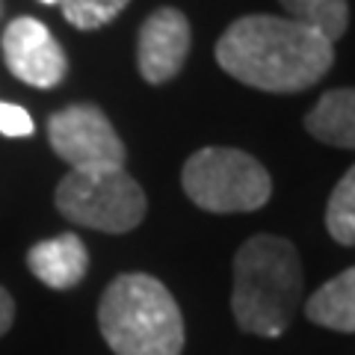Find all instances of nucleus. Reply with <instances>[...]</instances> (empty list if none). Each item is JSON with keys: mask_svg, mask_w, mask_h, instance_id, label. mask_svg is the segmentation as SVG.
<instances>
[{"mask_svg": "<svg viewBox=\"0 0 355 355\" xmlns=\"http://www.w3.org/2000/svg\"><path fill=\"white\" fill-rule=\"evenodd\" d=\"M219 69L261 92L291 95L320 83L335 62L326 36L279 15H243L216 42Z\"/></svg>", "mask_w": 355, "mask_h": 355, "instance_id": "1", "label": "nucleus"}, {"mask_svg": "<svg viewBox=\"0 0 355 355\" xmlns=\"http://www.w3.org/2000/svg\"><path fill=\"white\" fill-rule=\"evenodd\" d=\"M302 263L291 240L254 234L234 254L231 311L243 331L279 338L302 302Z\"/></svg>", "mask_w": 355, "mask_h": 355, "instance_id": "2", "label": "nucleus"}, {"mask_svg": "<svg viewBox=\"0 0 355 355\" xmlns=\"http://www.w3.org/2000/svg\"><path fill=\"white\" fill-rule=\"evenodd\" d=\"M98 326L116 355H181L184 317L169 287L146 272L110 282L98 305Z\"/></svg>", "mask_w": 355, "mask_h": 355, "instance_id": "3", "label": "nucleus"}, {"mask_svg": "<svg viewBox=\"0 0 355 355\" xmlns=\"http://www.w3.org/2000/svg\"><path fill=\"white\" fill-rule=\"evenodd\" d=\"M181 184L187 198L207 214H252L272 196L261 160L240 148H202L187 157Z\"/></svg>", "mask_w": 355, "mask_h": 355, "instance_id": "4", "label": "nucleus"}, {"mask_svg": "<svg viewBox=\"0 0 355 355\" xmlns=\"http://www.w3.org/2000/svg\"><path fill=\"white\" fill-rule=\"evenodd\" d=\"M57 210L80 228L125 234L146 219V193L121 169H71L57 187Z\"/></svg>", "mask_w": 355, "mask_h": 355, "instance_id": "5", "label": "nucleus"}, {"mask_svg": "<svg viewBox=\"0 0 355 355\" xmlns=\"http://www.w3.org/2000/svg\"><path fill=\"white\" fill-rule=\"evenodd\" d=\"M48 139L71 169H121L125 142L95 104H71L48 119Z\"/></svg>", "mask_w": 355, "mask_h": 355, "instance_id": "6", "label": "nucleus"}, {"mask_svg": "<svg viewBox=\"0 0 355 355\" xmlns=\"http://www.w3.org/2000/svg\"><path fill=\"white\" fill-rule=\"evenodd\" d=\"M3 60L21 83L36 89H53L69 74V60L51 30L36 18H15L3 30Z\"/></svg>", "mask_w": 355, "mask_h": 355, "instance_id": "7", "label": "nucleus"}, {"mask_svg": "<svg viewBox=\"0 0 355 355\" xmlns=\"http://www.w3.org/2000/svg\"><path fill=\"white\" fill-rule=\"evenodd\" d=\"M193 30L181 9L160 6L142 21L137 39V65L142 80L151 86H163L184 69L190 57Z\"/></svg>", "mask_w": 355, "mask_h": 355, "instance_id": "8", "label": "nucleus"}, {"mask_svg": "<svg viewBox=\"0 0 355 355\" xmlns=\"http://www.w3.org/2000/svg\"><path fill=\"white\" fill-rule=\"evenodd\" d=\"M27 266L42 284L53 291H71L83 282L89 270V252L77 234H60L42 240L27 252Z\"/></svg>", "mask_w": 355, "mask_h": 355, "instance_id": "9", "label": "nucleus"}, {"mask_svg": "<svg viewBox=\"0 0 355 355\" xmlns=\"http://www.w3.org/2000/svg\"><path fill=\"white\" fill-rule=\"evenodd\" d=\"M305 130L331 148H355V89H329L305 116Z\"/></svg>", "mask_w": 355, "mask_h": 355, "instance_id": "10", "label": "nucleus"}, {"mask_svg": "<svg viewBox=\"0 0 355 355\" xmlns=\"http://www.w3.org/2000/svg\"><path fill=\"white\" fill-rule=\"evenodd\" d=\"M305 317L331 331H355V266L329 279L308 299Z\"/></svg>", "mask_w": 355, "mask_h": 355, "instance_id": "11", "label": "nucleus"}, {"mask_svg": "<svg viewBox=\"0 0 355 355\" xmlns=\"http://www.w3.org/2000/svg\"><path fill=\"white\" fill-rule=\"evenodd\" d=\"M291 21L326 36L335 44L349 27V3L347 0H279Z\"/></svg>", "mask_w": 355, "mask_h": 355, "instance_id": "12", "label": "nucleus"}, {"mask_svg": "<svg viewBox=\"0 0 355 355\" xmlns=\"http://www.w3.org/2000/svg\"><path fill=\"white\" fill-rule=\"evenodd\" d=\"M326 228L340 246H355V166L340 178L326 205Z\"/></svg>", "mask_w": 355, "mask_h": 355, "instance_id": "13", "label": "nucleus"}, {"mask_svg": "<svg viewBox=\"0 0 355 355\" xmlns=\"http://www.w3.org/2000/svg\"><path fill=\"white\" fill-rule=\"evenodd\" d=\"M130 0H60L62 15L77 30H98L116 21Z\"/></svg>", "mask_w": 355, "mask_h": 355, "instance_id": "14", "label": "nucleus"}, {"mask_svg": "<svg viewBox=\"0 0 355 355\" xmlns=\"http://www.w3.org/2000/svg\"><path fill=\"white\" fill-rule=\"evenodd\" d=\"M33 119L24 107L18 104H0V133L3 137H33Z\"/></svg>", "mask_w": 355, "mask_h": 355, "instance_id": "15", "label": "nucleus"}, {"mask_svg": "<svg viewBox=\"0 0 355 355\" xmlns=\"http://www.w3.org/2000/svg\"><path fill=\"white\" fill-rule=\"evenodd\" d=\"M12 320H15V302H12V296H9L3 287H0V338L9 331Z\"/></svg>", "mask_w": 355, "mask_h": 355, "instance_id": "16", "label": "nucleus"}, {"mask_svg": "<svg viewBox=\"0 0 355 355\" xmlns=\"http://www.w3.org/2000/svg\"><path fill=\"white\" fill-rule=\"evenodd\" d=\"M42 3H60V0H42Z\"/></svg>", "mask_w": 355, "mask_h": 355, "instance_id": "17", "label": "nucleus"}, {"mask_svg": "<svg viewBox=\"0 0 355 355\" xmlns=\"http://www.w3.org/2000/svg\"><path fill=\"white\" fill-rule=\"evenodd\" d=\"M0 15H3V0H0Z\"/></svg>", "mask_w": 355, "mask_h": 355, "instance_id": "18", "label": "nucleus"}]
</instances>
